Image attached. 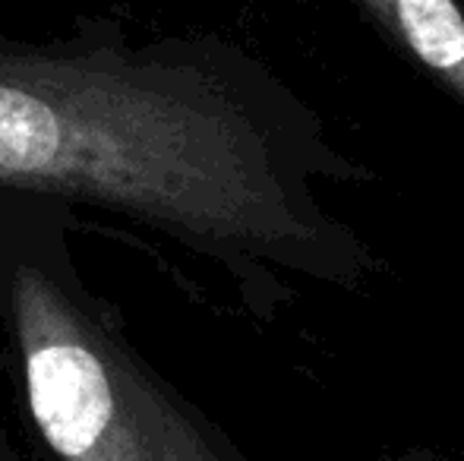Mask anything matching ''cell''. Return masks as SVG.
<instances>
[{
    "label": "cell",
    "mask_w": 464,
    "mask_h": 461,
    "mask_svg": "<svg viewBox=\"0 0 464 461\" xmlns=\"http://www.w3.org/2000/svg\"><path fill=\"white\" fill-rule=\"evenodd\" d=\"M25 399L61 461H221L180 401L42 269L13 275Z\"/></svg>",
    "instance_id": "2"
},
{
    "label": "cell",
    "mask_w": 464,
    "mask_h": 461,
    "mask_svg": "<svg viewBox=\"0 0 464 461\" xmlns=\"http://www.w3.org/2000/svg\"><path fill=\"white\" fill-rule=\"evenodd\" d=\"M0 184L215 244L291 231L269 149L218 80L121 51L0 42Z\"/></svg>",
    "instance_id": "1"
},
{
    "label": "cell",
    "mask_w": 464,
    "mask_h": 461,
    "mask_svg": "<svg viewBox=\"0 0 464 461\" xmlns=\"http://www.w3.org/2000/svg\"><path fill=\"white\" fill-rule=\"evenodd\" d=\"M367 13L464 105V10L459 0H363Z\"/></svg>",
    "instance_id": "3"
}]
</instances>
